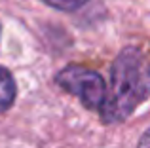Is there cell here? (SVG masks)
I'll list each match as a JSON object with an SVG mask.
<instances>
[{
	"mask_svg": "<svg viewBox=\"0 0 150 148\" xmlns=\"http://www.w3.org/2000/svg\"><path fill=\"white\" fill-rule=\"evenodd\" d=\"M15 99V84L6 68H0V112L11 106Z\"/></svg>",
	"mask_w": 150,
	"mask_h": 148,
	"instance_id": "cell-3",
	"label": "cell"
},
{
	"mask_svg": "<svg viewBox=\"0 0 150 148\" xmlns=\"http://www.w3.org/2000/svg\"><path fill=\"white\" fill-rule=\"evenodd\" d=\"M46 4L57 8V10H65V11H72V10H78L82 8L88 0H44Z\"/></svg>",
	"mask_w": 150,
	"mask_h": 148,
	"instance_id": "cell-4",
	"label": "cell"
},
{
	"mask_svg": "<svg viewBox=\"0 0 150 148\" xmlns=\"http://www.w3.org/2000/svg\"><path fill=\"white\" fill-rule=\"evenodd\" d=\"M139 148H150V129L143 135V139L139 142Z\"/></svg>",
	"mask_w": 150,
	"mask_h": 148,
	"instance_id": "cell-5",
	"label": "cell"
},
{
	"mask_svg": "<svg viewBox=\"0 0 150 148\" xmlns=\"http://www.w3.org/2000/svg\"><path fill=\"white\" fill-rule=\"evenodd\" d=\"M150 95V57L139 48H125L112 65L110 87L106 89L101 116L114 123L125 120L139 103Z\"/></svg>",
	"mask_w": 150,
	"mask_h": 148,
	"instance_id": "cell-1",
	"label": "cell"
},
{
	"mask_svg": "<svg viewBox=\"0 0 150 148\" xmlns=\"http://www.w3.org/2000/svg\"><path fill=\"white\" fill-rule=\"evenodd\" d=\"M57 84L69 93L76 95L88 108L101 110L106 97V85L101 74L78 65H70L57 74Z\"/></svg>",
	"mask_w": 150,
	"mask_h": 148,
	"instance_id": "cell-2",
	"label": "cell"
}]
</instances>
